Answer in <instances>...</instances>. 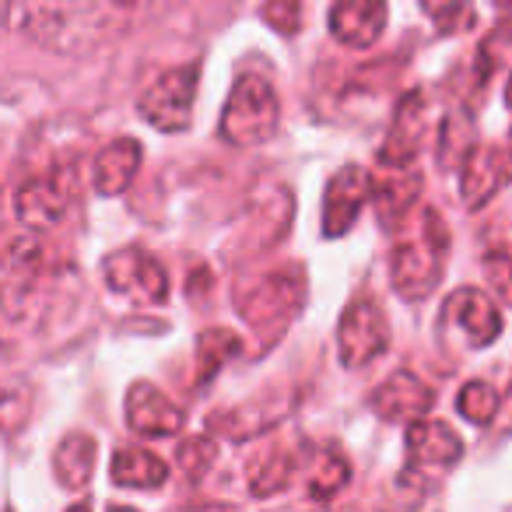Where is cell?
<instances>
[{"instance_id": "cell-1", "label": "cell", "mask_w": 512, "mask_h": 512, "mask_svg": "<svg viewBox=\"0 0 512 512\" xmlns=\"http://www.w3.org/2000/svg\"><path fill=\"white\" fill-rule=\"evenodd\" d=\"M137 11L141 0H15L11 22L22 25L36 43L78 53L120 32Z\"/></svg>"}, {"instance_id": "cell-2", "label": "cell", "mask_w": 512, "mask_h": 512, "mask_svg": "<svg viewBox=\"0 0 512 512\" xmlns=\"http://www.w3.org/2000/svg\"><path fill=\"white\" fill-rule=\"evenodd\" d=\"M449 256V228L435 207L421 211V225L414 235L393 246L390 253V281L404 302H418L439 288Z\"/></svg>"}, {"instance_id": "cell-3", "label": "cell", "mask_w": 512, "mask_h": 512, "mask_svg": "<svg viewBox=\"0 0 512 512\" xmlns=\"http://www.w3.org/2000/svg\"><path fill=\"white\" fill-rule=\"evenodd\" d=\"M306 306V271L299 264L271 267L235 288V309L253 330L274 337Z\"/></svg>"}, {"instance_id": "cell-4", "label": "cell", "mask_w": 512, "mask_h": 512, "mask_svg": "<svg viewBox=\"0 0 512 512\" xmlns=\"http://www.w3.org/2000/svg\"><path fill=\"white\" fill-rule=\"evenodd\" d=\"M281 106L271 81L260 74H242L221 109V137L232 148H260L278 134Z\"/></svg>"}, {"instance_id": "cell-5", "label": "cell", "mask_w": 512, "mask_h": 512, "mask_svg": "<svg viewBox=\"0 0 512 512\" xmlns=\"http://www.w3.org/2000/svg\"><path fill=\"white\" fill-rule=\"evenodd\" d=\"M390 348V323L386 313L372 295H358L344 306L341 323H337V355L341 365L351 372L369 369L372 362L386 355Z\"/></svg>"}, {"instance_id": "cell-6", "label": "cell", "mask_w": 512, "mask_h": 512, "mask_svg": "<svg viewBox=\"0 0 512 512\" xmlns=\"http://www.w3.org/2000/svg\"><path fill=\"white\" fill-rule=\"evenodd\" d=\"M197 81H200V64H183L172 67V71L158 74L148 88H144L141 102V116L151 123L155 130H186L193 120V102H197Z\"/></svg>"}, {"instance_id": "cell-7", "label": "cell", "mask_w": 512, "mask_h": 512, "mask_svg": "<svg viewBox=\"0 0 512 512\" xmlns=\"http://www.w3.org/2000/svg\"><path fill=\"white\" fill-rule=\"evenodd\" d=\"M102 278H106L109 292L134 302V306H158V302L169 299V274L144 249L127 246L109 253L102 260Z\"/></svg>"}, {"instance_id": "cell-8", "label": "cell", "mask_w": 512, "mask_h": 512, "mask_svg": "<svg viewBox=\"0 0 512 512\" xmlns=\"http://www.w3.org/2000/svg\"><path fill=\"white\" fill-rule=\"evenodd\" d=\"M407 449V474L404 477H421V481H439L446 470H453L463 456V439L435 418H418L407 425L404 435Z\"/></svg>"}, {"instance_id": "cell-9", "label": "cell", "mask_w": 512, "mask_h": 512, "mask_svg": "<svg viewBox=\"0 0 512 512\" xmlns=\"http://www.w3.org/2000/svg\"><path fill=\"white\" fill-rule=\"evenodd\" d=\"M421 186L425 179L414 162H393V158L379 155L376 169H372V207H376L379 225L397 228L418 204Z\"/></svg>"}, {"instance_id": "cell-10", "label": "cell", "mask_w": 512, "mask_h": 512, "mask_svg": "<svg viewBox=\"0 0 512 512\" xmlns=\"http://www.w3.org/2000/svg\"><path fill=\"white\" fill-rule=\"evenodd\" d=\"M442 327L456 330L467 348H488L502 334V313L495 299L481 288H456L442 306Z\"/></svg>"}, {"instance_id": "cell-11", "label": "cell", "mask_w": 512, "mask_h": 512, "mask_svg": "<svg viewBox=\"0 0 512 512\" xmlns=\"http://www.w3.org/2000/svg\"><path fill=\"white\" fill-rule=\"evenodd\" d=\"M74 197V186L67 172H46L32 176L18 186L15 193V214L29 232H50L67 214V204Z\"/></svg>"}, {"instance_id": "cell-12", "label": "cell", "mask_w": 512, "mask_h": 512, "mask_svg": "<svg viewBox=\"0 0 512 512\" xmlns=\"http://www.w3.org/2000/svg\"><path fill=\"white\" fill-rule=\"evenodd\" d=\"M369 200H372L369 169H362V165H344L341 172H334L327 190H323V235H327V239L348 235Z\"/></svg>"}, {"instance_id": "cell-13", "label": "cell", "mask_w": 512, "mask_h": 512, "mask_svg": "<svg viewBox=\"0 0 512 512\" xmlns=\"http://www.w3.org/2000/svg\"><path fill=\"white\" fill-rule=\"evenodd\" d=\"M123 414H127V428L141 439H169V435L183 432L186 425L183 407L148 379H137L127 390Z\"/></svg>"}, {"instance_id": "cell-14", "label": "cell", "mask_w": 512, "mask_h": 512, "mask_svg": "<svg viewBox=\"0 0 512 512\" xmlns=\"http://www.w3.org/2000/svg\"><path fill=\"white\" fill-rule=\"evenodd\" d=\"M435 407V390L414 372H393L369 393V411L390 425H411Z\"/></svg>"}, {"instance_id": "cell-15", "label": "cell", "mask_w": 512, "mask_h": 512, "mask_svg": "<svg viewBox=\"0 0 512 512\" xmlns=\"http://www.w3.org/2000/svg\"><path fill=\"white\" fill-rule=\"evenodd\" d=\"M512 179V158L509 148L495 144H474L460 165V197L470 211L484 207L498 193V186Z\"/></svg>"}, {"instance_id": "cell-16", "label": "cell", "mask_w": 512, "mask_h": 512, "mask_svg": "<svg viewBox=\"0 0 512 512\" xmlns=\"http://www.w3.org/2000/svg\"><path fill=\"white\" fill-rule=\"evenodd\" d=\"M390 22L386 0H334L330 8V36L348 50H369Z\"/></svg>"}, {"instance_id": "cell-17", "label": "cell", "mask_w": 512, "mask_h": 512, "mask_svg": "<svg viewBox=\"0 0 512 512\" xmlns=\"http://www.w3.org/2000/svg\"><path fill=\"white\" fill-rule=\"evenodd\" d=\"M425 120H428V99L421 92H407L400 99L397 113H393L390 137H386L379 155L393 158V162H414L421 151V141H425Z\"/></svg>"}, {"instance_id": "cell-18", "label": "cell", "mask_w": 512, "mask_h": 512, "mask_svg": "<svg viewBox=\"0 0 512 512\" xmlns=\"http://www.w3.org/2000/svg\"><path fill=\"white\" fill-rule=\"evenodd\" d=\"M141 158H144V151L134 137H120V141L106 144L92 162L95 190H99L102 197H116V193H123L130 183H134L137 169H141Z\"/></svg>"}, {"instance_id": "cell-19", "label": "cell", "mask_w": 512, "mask_h": 512, "mask_svg": "<svg viewBox=\"0 0 512 512\" xmlns=\"http://www.w3.org/2000/svg\"><path fill=\"white\" fill-rule=\"evenodd\" d=\"M95 453H99V446H95V439L88 432L64 435L57 453H53V474H57V481L67 491L88 488V481L95 474Z\"/></svg>"}, {"instance_id": "cell-20", "label": "cell", "mask_w": 512, "mask_h": 512, "mask_svg": "<svg viewBox=\"0 0 512 512\" xmlns=\"http://www.w3.org/2000/svg\"><path fill=\"white\" fill-rule=\"evenodd\" d=\"M109 477H113V484H120V488L151 491V488H162L165 484V477H169V463H165L162 456L151 453V449L123 446V449H116Z\"/></svg>"}, {"instance_id": "cell-21", "label": "cell", "mask_w": 512, "mask_h": 512, "mask_svg": "<svg viewBox=\"0 0 512 512\" xmlns=\"http://www.w3.org/2000/svg\"><path fill=\"white\" fill-rule=\"evenodd\" d=\"M239 351L242 341L225 327H207L197 334V383H211Z\"/></svg>"}, {"instance_id": "cell-22", "label": "cell", "mask_w": 512, "mask_h": 512, "mask_svg": "<svg viewBox=\"0 0 512 512\" xmlns=\"http://www.w3.org/2000/svg\"><path fill=\"white\" fill-rule=\"evenodd\" d=\"M292 467H295V460L285 449H278V446L267 449V453L249 460V488H253L256 495H274V491H281L288 484Z\"/></svg>"}, {"instance_id": "cell-23", "label": "cell", "mask_w": 512, "mask_h": 512, "mask_svg": "<svg viewBox=\"0 0 512 512\" xmlns=\"http://www.w3.org/2000/svg\"><path fill=\"white\" fill-rule=\"evenodd\" d=\"M498 407H502V397H498L495 386L484 383V379H470L460 390V397H456V411H460L470 425H488L498 414Z\"/></svg>"}, {"instance_id": "cell-24", "label": "cell", "mask_w": 512, "mask_h": 512, "mask_svg": "<svg viewBox=\"0 0 512 512\" xmlns=\"http://www.w3.org/2000/svg\"><path fill=\"white\" fill-rule=\"evenodd\" d=\"M348 477H351L348 460L330 449V453L316 456V467H313V474H309V495H313L316 502H327V498H334L337 491L348 484Z\"/></svg>"}, {"instance_id": "cell-25", "label": "cell", "mask_w": 512, "mask_h": 512, "mask_svg": "<svg viewBox=\"0 0 512 512\" xmlns=\"http://www.w3.org/2000/svg\"><path fill=\"white\" fill-rule=\"evenodd\" d=\"M214 456H218V446L211 435H186L176 446V467L190 481H204V474L214 467Z\"/></svg>"}, {"instance_id": "cell-26", "label": "cell", "mask_w": 512, "mask_h": 512, "mask_svg": "<svg viewBox=\"0 0 512 512\" xmlns=\"http://www.w3.org/2000/svg\"><path fill=\"white\" fill-rule=\"evenodd\" d=\"M481 271L495 299L512 306V249H488L481 260Z\"/></svg>"}, {"instance_id": "cell-27", "label": "cell", "mask_w": 512, "mask_h": 512, "mask_svg": "<svg viewBox=\"0 0 512 512\" xmlns=\"http://www.w3.org/2000/svg\"><path fill=\"white\" fill-rule=\"evenodd\" d=\"M418 4L428 15V22L446 36L460 32L470 22V0H418Z\"/></svg>"}, {"instance_id": "cell-28", "label": "cell", "mask_w": 512, "mask_h": 512, "mask_svg": "<svg viewBox=\"0 0 512 512\" xmlns=\"http://www.w3.org/2000/svg\"><path fill=\"white\" fill-rule=\"evenodd\" d=\"M264 22L271 25V29L285 32V36H295V32H299V25H302L299 0H267Z\"/></svg>"}, {"instance_id": "cell-29", "label": "cell", "mask_w": 512, "mask_h": 512, "mask_svg": "<svg viewBox=\"0 0 512 512\" xmlns=\"http://www.w3.org/2000/svg\"><path fill=\"white\" fill-rule=\"evenodd\" d=\"M505 106L512 109V74H509V81H505Z\"/></svg>"}, {"instance_id": "cell-30", "label": "cell", "mask_w": 512, "mask_h": 512, "mask_svg": "<svg viewBox=\"0 0 512 512\" xmlns=\"http://www.w3.org/2000/svg\"><path fill=\"white\" fill-rule=\"evenodd\" d=\"M495 8H502V11H512V0H495Z\"/></svg>"}, {"instance_id": "cell-31", "label": "cell", "mask_w": 512, "mask_h": 512, "mask_svg": "<svg viewBox=\"0 0 512 512\" xmlns=\"http://www.w3.org/2000/svg\"><path fill=\"white\" fill-rule=\"evenodd\" d=\"M509 158H512V144H509Z\"/></svg>"}]
</instances>
